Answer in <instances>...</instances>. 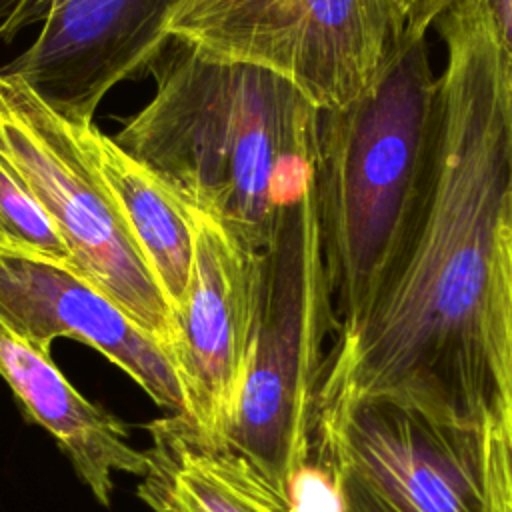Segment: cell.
Here are the masks:
<instances>
[{
    "instance_id": "1",
    "label": "cell",
    "mask_w": 512,
    "mask_h": 512,
    "mask_svg": "<svg viewBox=\"0 0 512 512\" xmlns=\"http://www.w3.org/2000/svg\"><path fill=\"white\" fill-rule=\"evenodd\" d=\"M446 48L430 200L400 270L338 328L316 412L388 402L480 430L488 414L484 304L502 204L512 190L504 52L486 0L438 18Z\"/></svg>"
},
{
    "instance_id": "2",
    "label": "cell",
    "mask_w": 512,
    "mask_h": 512,
    "mask_svg": "<svg viewBox=\"0 0 512 512\" xmlns=\"http://www.w3.org/2000/svg\"><path fill=\"white\" fill-rule=\"evenodd\" d=\"M156 92L114 136L188 206L264 252L312 186L320 110L288 80L172 40Z\"/></svg>"
},
{
    "instance_id": "3",
    "label": "cell",
    "mask_w": 512,
    "mask_h": 512,
    "mask_svg": "<svg viewBox=\"0 0 512 512\" xmlns=\"http://www.w3.org/2000/svg\"><path fill=\"white\" fill-rule=\"evenodd\" d=\"M440 76L426 36L402 32L368 92L320 112L314 174L338 328L386 290L420 228L436 170Z\"/></svg>"
},
{
    "instance_id": "4",
    "label": "cell",
    "mask_w": 512,
    "mask_h": 512,
    "mask_svg": "<svg viewBox=\"0 0 512 512\" xmlns=\"http://www.w3.org/2000/svg\"><path fill=\"white\" fill-rule=\"evenodd\" d=\"M336 332L312 182L260 252L244 374L224 438L286 502L292 478L312 460L316 400Z\"/></svg>"
},
{
    "instance_id": "5",
    "label": "cell",
    "mask_w": 512,
    "mask_h": 512,
    "mask_svg": "<svg viewBox=\"0 0 512 512\" xmlns=\"http://www.w3.org/2000/svg\"><path fill=\"white\" fill-rule=\"evenodd\" d=\"M0 156L46 212L74 274L110 298L172 356L176 314L86 154L76 120L0 68Z\"/></svg>"
},
{
    "instance_id": "6",
    "label": "cell",
    "mask_w": 512,
    "mask_h": 512,
    "mask_svg": "<svg viewBox=\"0 0 512 512\" xmlns=\"http://www.w3.org/2000/svg\"><path fill=\"white\" fill-rule=\"evenodd\" d=\"M166 30L288 80L320 112L368 92L402 36L392 0H180Z\"/></svg>"
},
{
    "instance_id": "7",
    "label": "cell",
    "mask_w": 512,
    "mask_h": 512,
    "mask_svg": "<svg viewBox=\"0 0 512 512\" xmlns=\"http://www.w3.org/2000/svg\"><path fill=\"white\" fill-rule=\"evenodd\" d=\"M312 456L382 512H486L482 428L362 402L316 414Z\"/></svg>"
},
{
    "instance_id": "8",
    "label": "cell",
    "mask_w": 512,
    "mask_h": 512,
    "mask_svg": "<svg viewBox=\"0 0 512 512\" xmlns=\"http://www.w3.org/2000/svg\"><path fill=\"white\" fill-rule=\"evenodd\" d=\"M180 0H18L0 24L12 42L38 26L30 46L2 70L22 76L56 110L92 122L104 96L142 78L172 38L168 18Z\"/></svg>"
},
{
    "instance_id": "9",
    "label": "cell",
    "mask_w": 512,
    "mask_h": 512,
    "mask_svg": "<svg viewBox=\"0 0 512 512\" xmlns=\"http://www.w3.org/2000/svg\"><path fill=\"white\" fill-rule=\"evenodd\" d=\"M188 208L194 264L176 310L172 362L186 400L184 418L204 442L224 446L244 374L260 252L240 244L214 218Z\"/></svg>"
},
{
    "instance_id": "10",
    "label": "cell",
    "mask_w": 512,
    "mask_h": 512,
    "mask_svg": "<svg viewBox=\"0 0 512 512\" xmlns=\"http://www.w3.org/2000/svg\"><path fill=\"white\" fill-rule=\"evenodd\" d=\"M0 320L44 352L58 338L92 346L124 370L158 408L172 416L186 414L182 384L168 350L72 270L0 256Z\"/></svg>"
},
{
    "instance_id": "11",
    "label": "cell",
    "mask_w": 512,
    "mask_h": 512,
    "mask_svg": "<svg viewBox=\"0 0 512 512\" xmlns=\"http://www.w3.org/2000/svg\"><path fill=\"white\" fill-rule=\"evenodd\" d=\"M0 378L26 414L40 424L72 462L92 496L110 506L112 474L144 476L146 450H136L126 426L102 406L84 398L44 352L0 320Z\"/></svg>"
},
{
    "instance_id": "12",
    "label": "cell",
    "mask_w": 512,
    "mask_h": 512,
    "mask_svg": "<svg viewBox=\"0 0 512 512\" xmlns=\"http://www.w3.org/2000/svg\"><path fill=\"white\" fill-rule=\"evenodd\" d=\"M138 496L152 512H290V504L238 454L204 442L184 416L150 426Z\"/></svg>"
},
{
    "instance_id": "13",
    "label": "cell",
    "mask_w": 512,
    "mask_h": 512,
    "mask_svg": "<svg viewBox=\"0 0 512 512\" xmlns=\"http://www.w3.org/2000/svg\"><path fill=\"white\" fill-rule=\"evenodd\" d=\"M80 142L112 192L130 232L148 260L174 314L180 308L194 264L190 208L146 164L124 150L94 122L76 120Z\"/></svg>"
},
{
    "instance_id": "14",
    "label": "cell",
    "mask_w": 512,
    "mask_h": 512,
    "mask_svg": "<svg viewBox=\"0 0 512 512\" xmlns=\"http://www.w3.org/2000/svg\"><path fill=\"white\" fill-rule=\"evenodd\" d=\"M484 358L488 412L502 436L512 482V190L496 228L484 304Z\"/></svg>"
},
{
    "instance_id": "15",
    "label": "cell",
    "mask_w": 512,
    "mask_h": 512,
    "mask_svg": "<svg viewBox=\"0 0 512 512\" xmlns=\"http://www.w3.org/2000/svg\"><path fill=\"white\" fill-rule=\"evenodd\" d=\"M0 256L30 258L74 272L72 254L62 236L0 156Z\"/></svg>"
},
{
    "instance_id": "16",
    "label": "cell",
    "mask_w": 512,
    "mask_h": 512,
    "mask_svg": "<svg viewBox=\"0 0 512 512\" xmlns=\"http://www.w3.org/2000/svg\"><path fill=\"white\" fill-rule=\"evenodd\" d=\"M290 512H346V498L330 468L310 460L288 486Z\"/></svg>"
},
{
    "instance_id": "17",
    "label": "cell",
    "mask_w": 512,
    "mask_h": 512,
    "mask_svg": "<svg viewBox=\"0 0 512 512\" xmlns=\"http://www.w3.org/2000/svg\"><path fill=\"white\" fill-rule=\"evenodd\" d=\"M400 20V28L406 34L426 36V30L438 22L458 0H392Z\"/></svg>"
},
{
    "instance_id": "18",
    "label": "cell",
    "mask_w": 512,
    "mask_h": 512,
    "mask_svg": "<svg viewBox=\"0 0 512 512\" xmlns=\"http://www.w3.org/2000/svg\"><path fill=\"white\" fill-rule=\"evenodd\" d=\"M486 6L504 56H512V0H486Z\"/></svg>"
},
{
    "instance_id": "19",
    "label": "cell",
    "mask_w": 512,
    "mask_h": 512,
    "mask_svg": "<svg viewBox=\"0 0 512 512\" xmlns=\"http://www.w3.org/2000/svg\"><path fill=\"white\" fill-rule=\"evenodd\" d=\"M486 512H512V492L506 482L494 480L488 484Z\"/></svg>"
},
{
    "instance_id": "20",
    "label": "cell",
    "mask_w": 512,
    "mask_h": 512,
    "mask_svg": "<svg viewBox=\"0 0 512 512\" xmlns=\"http://www.w3.org/2000/svg\"><path fill=\"white\" fill-rule=\"evenodd\" d=\"M502 96H504V110H506V120L512 136V56H504V62H502Z\"/></svg>"
},
{
    "instance_id": "21",
    "label": "cell",
    "mask_w": 512,
    "mask_h": 512,
    "mask_svg": "<svg viewBox=\"0 0 512 512\" xmlns=\"http://www.w3.org/2000/svg\"><path fill=\"white\" fill-rule=\"evenodd\" d=\"M344 498H346V512H382L378 506H374L370 500H366L364 496L342 488Z\"/></svg>"
},
{
    "instance_id": "22",
    "label": "cell",
    "mask_w": 512,
    "mask_h": 512,
    "mask_svg": "<svg viewBox=\"0 0 512 512\" xmlns=\"http://www.w3.org/2000/svg\"><path fill=\"white\" fill-rule=\"evenodd\" d=\"M18 0H0V24L8 18V14L12 12V8L16 6Z\"/></svg>"
}]
</instances>
